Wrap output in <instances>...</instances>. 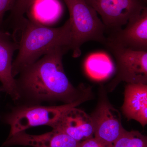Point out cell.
Listing matches in <instances>:
<instances>
[{"label": "cell", "instance_id": "ac0fdd59", "mask_svg": "<svg viewBox=\"0 0 147 147\" xmlns=\"http://www.w3.org/2000/svg\"><path fill=\"white\" fill-rule=\"evenodd\" d=\"M0 90H1V89H0Z\"/></svg>", "mask_w": 147, "mask_h": 147}, {"label": "cell", "instance_id": "e0dca14e", "mask_svg": "<svg viewBox=\"0 0 147 147\" xmlns=\"http://www.w3.org/2000/svg\"><path fill=\"white\" fill-rule=\"evenodd\" d=\"M141 1H142V2L144 3H145L146 4V3H147V0H140Z\"/></svg>", "mask_w": 147, "mask_h": 147}, {"label": "cell", "instance_id": "30bf717a", "mask_svg": "<svg viewBox=\"0 0 147 147\" xmlns=\"http://www.w3.org/2000/svg\"><path fill=\"white\" fill-rule=\"evenodd\" d=\"M76 107L64 113L52 127L82 142L94 137V127L90 115Z\"/></svg>", "mask_w": 147, "mask_h": 147}, {"label": "cell", "instance_id": "ba28073f", "mask_svg": "<svg viewBox=\"0 0 147 147\" xmlns=\"http://www.w3.org/2000/svg\"><path fill=\"white\" fill-rule=\"evenodd\" d=\"M125 25L124 28L109 33L106 42L129 50L147 52V7Z\"/></svg>", "mask_w": 147, "mask_h": 147}, {"label": "cell", "instance_id": "7a4b0ae2", "mask_svg": "<svg viewBox=\"0 0 147 147\" xmlns=\"http://www.w3.org/2000/svg\"><path fill=\"white\" fill-rule=\"evenodd\" d=\"M19 32L21 35L18 41V55L12 64L14 77L42 56L54 50L59 48L71 50V33L69 19L63 26L54 28L25 18L13 34Z\"/></svg>", "mask_w": 147, "mask_h": 147}, {"label": "cell", "instance_id": "52a82bcc", "mask_svg": "<svg viewBox=\"0 0 147 147\" xmlns=\"http://www.w3.org/2000/svg\"><path fill=\"white\" fill-rule=\"evenodd\" d=\"M101 95L97 108L90 115L94 138L105 146L112 147L125 129L122 125L120 113L110 104L103 92Z\"/></svg>", "mask_w": 147, "mask_h": 147}, {"label": "cell", "instance_id": "277c9868", "mask_svg": "<svg viewBox=\"0 0 147 147\" xmlns=\"http://www.w3.org/2000/svg\"><path fill=\"white\" fill-rule=\"evenodd\" d=\"M90 92L77 100L65 105L30 106L18 109L7 118V123L10 126L9 137L33 127L47 125L53 127L67 111L88 100Z\"/></svg>", "mask_w": 147, "mask_h": 147}, {"label": "cell", "instance_id": "8992f818", "mask_svg": "<svg viewBox=\"0 0 147 147\" xmlns=\"http://www.w3.org/2000/svg\"><path fill=\"white\" fill-rule=\"evenodd\" d=\"M100 14L106 32L119 30L146 7L140 0H85Z\"/></svg>", "mask_w": 147, "mask_h": 147}, {"label": "cell", "instance_id": "5bb4252c", "mask_svg": "<svg viewBox=\"0 0 147 147\" xmlns=\"http://www.w3.org/2000/svg\"><path fill=\"white\" fill-rule=\"evenodd\" d=\"M36 0H16L7 21L13 31L16 30L25 19V13L28 12Z\"/></svg>", "mask_w": 147, "mask_h": 147}, {"label": "cell", "instance_id": "6da1fadb", "mask_svg": "<svg viewBox=\"0 0 147 147\" xmlns=\"http://www.w3.org/2000/svg\"><path fill=\"white\" fill-rule=\"evenodd\" d=\"M69 50L59 48L43 56L20 72L19 84L40 99L73 102L90 91V88H74L66 75L63 57Z\"/></svg>", "mask_w": 147, "mask_h": 147}, {"label": "cell", "instance_id": "5b68a950", "mask_svg": "<svg viewBox=\"0 0 147 147\" xmlns=\"http://www.w3.org/2000/svg\"><path fill=\"white\" fill-rule=\"evenodd\" d=\"M104 45L117 64L115 77L108 85L110 91L121 82L147 84V52L129 50L108 42Z\"/></svg>", "mask_w": 147, "mask_h": 147}, {"label": "cell", "instance_id": "8fae6325", "mask_svg": "<svg viewBox=\"0 0 147 147\" xmlns=\"http://www.w3.org/2000/svg\"><path fill=\"white\" fill-rule=\"evenodd\" d=\"M81 142L68 135L53 129L40 135H32L24 131L9 137L4 143V146L15 145L33 147H79Z\"/></svg>", "mask_w": 147, "mask_h": 147}, {"label": "cell", "instance_id": "3957f363", "mask_svg": "<svg viewBox=\"0 0 147 147\" xmlns=\"http://www.w3.org/2000/svg\"><path fill=\"white\" fill-rule=\"evenodd\" d=\"M63 1L69 13L72 57H80L82 45L88 41H96L104 45L106 29L96 11L85 0Z\"/></svg>", "mask_w": 147, "mask_h": 147}, {"label": "cell", "instance_id": "2e32d148", "mask_svg": "<svg viewBox=\"0 0 147 147\" xmlns=\"http://www.w3.org/2000/svg\"><path fill=\"white\" fill-rule=\"evenodd\" d=\"M79 147H107L94 137L81 142Z\"/></svg>", "mask_w": 147, "mask_h": 147}, {"label": "cell", "instance_id": "4fadbf2b", "mask_svg": "<svg viewBox=\"0 0 147 147\" xmlns=\"http://www.w3.org/2000/svg\"><path fill=\"white\" fill-rule=\"evenodd\" d=\"M112 147H147V137L137 130L125 129Z\"/></svg>", "mask_w": 147, "mask_h": 147}, {"label": "cell", "instance_id": "7c38bea8", "mask_svg": "<svg viewBox=\"0 0 147 147\" xmlns=\"http://www.w3.org/2000/svg\"><path fill=\"white\" fill-rule=\"evenodd\" d=\"M122 110L128 120L137 121L143 127L146 125L147 84H127Z\"/></svg>", "mask_w": 147, "mask_h": 147}, {"label": "cell", "instance_id": "9c48e42d", "mask_svg": "<svg viewBox=\"0 0 147 147\" xmlns=\"http://www.w3.org/2000/svg\"><path fill=\"white\" fill-rule=\"evenodd\" d=\"M18 47L15 36L0 28V82L3 89L13 100L20 97L18 85L12 74V58Z\"/></svg>", "mask_w": 147, "mask_h": 147}, {"label": "cell", "instance_id": "9a60e30c", "mask_svg": "<svg viewBox=\"0 0 147 147\" xmlns=\"http://www.w3.org/2000/svg\"><path fill=\"white\" fill-rule=\"evenodd\" d=\"M16 0H0V28H1L3 18L7 11L12 9Z\"/></svg>", "mask_w": 147, "mask_h": 147}]
</instances>
